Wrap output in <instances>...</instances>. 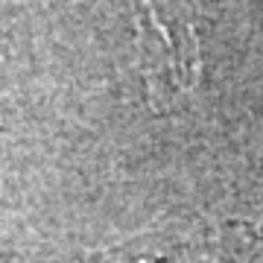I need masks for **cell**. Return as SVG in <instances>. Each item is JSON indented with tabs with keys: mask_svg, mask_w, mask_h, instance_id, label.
I'll use <instances>...</instances> for the list:
<instances>
[{
	"mask_svg": "<svg viewBox=\"0 0 263 263\" xmlns=\"http://www.w3.org/2000/svg\"><path fill=\"white\" fill-rule=\"evenodd\" d=\"M143 76L155 108H167L199 79V44L190 24H170L155 6H143L141 24Z\"/></svg>",
	"mask_w": 263,
	"mask_h": 263,
	"instance_id": "cell-1",
	"label": "cell"
}]
</instances>
